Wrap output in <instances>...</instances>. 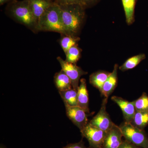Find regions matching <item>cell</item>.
I'll list each match as a JSON object with an SVG mask.
<instances>
[{"label": "cell", "mask_w": 148, "mask_h": 148, "mask_svg": "<svg viewBox=\"0 0 148 148\" xmlns=\"http://www.w3.org/2000/svg\"><path fill=\"white\" fill-rule=\"evenodd\" d=\"M64 104L70 106H78L77 92L73 88L64 91H59Z\"/></svg>", "instance_id": "18"}, {"label": "cell", "mask_w": 148, "mask_h": 148, "mask_svg": "<svg viewBox=\"0 0 148 148\" xmlns=\"http://www.w3.org/2000/svg\"><path fill=\"white\" fill-rule=\"evenodd\" d=\"M29 6L37 24L41 16L54 3L49 0H28Z\"/></svg>", "instance_id": "11"}, {"label": "cell", "mask_w": 148, "mask_h": 148, "mask_svg": "<svg viewBox=\"0 0 148 148\" xmlns=\"http://www.w3.org/2000/svg\"><path fill=\"white\" fill-rule=\"evenodd\" d=\"M79 83L77 90L78 106L83 109L86 112L89 113V98L86 87V80L84 78L81 79Z\"/></svg>", "instance_id": "13"}, {"label": "cell", "mask_w": 148, "mask_h": 148, "mask_svg": "<svg viewBox=\"0 0 148 148\" xmlns=\"http://www.w3.org/2000/svg\"><path fill=\"white\" fill-rule=\"evenodd\" d=\"M118 64L114 66L112 72L111 73L106 82L103 84L101 92L105 98H108L110 95L115 89L118 83Z\"/></svg>", "instance_id": "12"}, {"label": "cell", "mask_w": 148, "mask_h": 148, "mask_svg": "<svg viewBox=\"0 0 148 148\" xmlns=\"http://www.w3.org/2000/svg\"><path fill=\"white\" fill-rule=\"evenodd\" d=\"M61 38L58 40V42L64 53H66L71 48L78 44L80 40L77 36H70L66 34H61Z\"/></svg>", "instance_id": "17"}, {"label": "cell", "mask_w": 148, "mask_h": 148, "mask_svg": "<svg viewBox=\"0 0 148 148\" xmlns=\"http://www.w3.org/2000/svg\"><path fill=\"white\" fill-rule=\"evenodd\" d=\"M53 2L59 5H64L79 4L84 7L83 0H53Z\"/></svg>", "instance_id": "23"}, {"label": "cell", "mask_w": 148, "mask_h": 148, "mask_svg": "<svg viewBox=\"0 0 148 148\" xmlns=\"http://www.w3.org/2000/svg\"><path fill=\"white\" fill-rule=\"evenodd\" d=\"M82 49L78 45L74 46L71 48L65 54L66 61L72 64H76L81 56Z\"/></svg>", "instance_id": "21"}, {"label": "cell", "mask_w": 148, "mask_h": 148, "mask_svg": "<svg viewBox=\"0 0 148 148\" xmlns=\"http://www.w3.org/2000/svg\"><path fill=\"white\" fill-rule=\"evenodd\" d=\"M14 1V0H0V5L1 6L5 3L8 4Z\"/></svg>", "instance_id": "27"}, {"label": "cell", "mask_w": 148, "mask_h": 148, "mask_svg": "<svg viewBox=\"0 0 148 148\" xmlns=\"http://www.w3.org/2000/svg\"><path fill=\"white\" fill-rule=\"evenodd\" d=\"M38 29L39 32H54L61 35L66 34L62 25L59 5L54 3L45 11L39 20Z\"/></svg>", "instance_id": "3"}, {"label": "cell", "mask_w": 148, "mask_h": 148, "mask_svg": "<svg viewBox=\"0 0 148 148\" xmlns=\"http://www.w3.org/2000/svg\"><path fill=\"white\" fill-rule=\"evenodd\" d=\"M145 58L146 56L144 53H141L132 56L127 59L123 64L119 66V69L123 72L133 69Z\"/></svg>", "instance_id": "20"}, {"label": "cell", "mask_w": 148, "mask_h": 148, "mask_svg": "<svg viewBox=\"0 0 148 148\" xmlns=\"http://www.w3.org/2000/svg\"><path fill=\"white\" fill-rule=\"evenodd\" d=\"M135 109L140 112H148V96L144 92L137 100L133 101Z\"/></svg>", "instance_id": "22"}, {"label": "cell", "mask_w": 148, "mask_h": 148, "mask_svg": "<svg viewBox=\"0 0 148 148\" xmlns=\"http://www.w3.org/2000/svg\"><path fill=\"white\" fill-rule=\"evenodd\" d=\"M108 98H104L100 110L89 122L90 124L107 132L110 130L115 124L106 111V105L108 103Z\"/></svg>", "instance_id": "7"}, {"label": "cell", "mask_w": 148, "mask_h": 148, "mask_svg": "<svg viewBox=\"0 0 148 148\" xmlns=\"http://www.w3.org/2000/svg\"><path fill=\"white\" fill-rule=\"evenodd\" d=\"M5 13L14 21L22 24L33 33L38 32V24L29 6L28 0H14L8 4Z\"/></svg>", "instance_id": "2"}, {"label": "cell", "mask_w": 148, "mask_h": 148, "mask_svg": "<svg viewBox=\"0 0 148 148\" xmlns=\"http://www.w3.org/2000/svg\"><path fill=\"white\" fill-rule=\"evenodd\" d=\"M54 82L58 91H64L73 88L71 79L62 70L54 75Z\"/></svg>", "instance_id": "14"}, {"label": "cell", "mask_w": 148, "mask_h": 148, "mask_svg": "<svg viewBox=\"0 0 148 148\" xmlns=\"http://www.w3.org/2000/svg\"><path fill=\"white\" fill-rule=\"evenodd\" d=\"M83 137L86 138L90 148H102L107 132L89 123L80 130Z\"/></svg>", "instance_id": "5"}, {"label": "cell", "mask_w": 148, "mask_h": 148, "mask_svg": "<svg viewBox=\"0 0 148 148\" xmlns=\"http://www.w3.org/2000/svg\"><path fill=\"white\" fill-rule=\"evenodd\" d=\"M57 59L61 65V70L65 72L71 79L72 87L77 90L81 77L86 75L87 72L84 71L81 68L77 66L76 64L69 63L61 57H57Z\"/></svg>", "instance_id": "6"}, {"label": "cell", "mask_w": 148, "mask_h": 148, "mask_svg": "<svg viewBox=\"0 0 148 148\" xmlns=\"http://www.w3.org/2000/svg\"><path fill=\"white\" fill-rule=\"evenodd\" d=\"M118 148H141L133 145L125 140H123L122 143Z\"/></svg>", "instance_id": "25"}, {"label": "cell", "mask_w": 148, "mask_h": 148, "mask_svg": "<svg viewBox=\"0 0 148 148\" xmlns=\"http://www.w3.org/2000/svg\"><path fill=\"white\" fill-rule=\"evenodd\" d=\"M125 140L141 148H148V138L144 130L125 122L119 126Z\"/></svg>", "instance_id": "4"}, {"label": "cell", "mask_w": 148, "mask_h": 148, "mask_svg": "<svg viewBox=\"0 0 148 148\" xmlns=\"http://www.w3.org/2000/svg\"><path fill=\"white\" fill-rule=\"evenodd\" d=\"M0 148H7L6 147H5V146L3 144H1V145H0Z\"/></svg>", "instance_id": "28"}, {"label": "cell", "mask_w": 148, "mask_h": 148, "mask_svg": "<svg viewBox=\"0 0 148 148\" xmlns=\"http://www.w3.org/2000/svg\"><path fill=\"white\" fill-rule=\"evenodd\" d=\"M111 73L106 71H99L92 73L89 77V82L101 92L103 84L106 82Z\"/></svg>", "instance_id": "15"}, {"label": "cell", "mask_w": 148, "mask_h": 148, "mask_svg": "<svg viewBox=\"0 0 148 148\" xmlns=\"http://www.w3.org/2000/svg\"><path fill=\"white\" fill-rule=\"evenodd\" d=\"M130 123L135 127L144 130L148 125V112L136 111Z\"/></svg>", "instance_id": "19"}, {"label": "cell", "mask_w": 148, "mask_h": 148, "mask_svg": "<svg viewBox=\"0 0 148 148\" xmlns=\"http://www.w3.org/2000/svg\"><path fill=\"white\" fill-rule=\"evenodd\" d=\"M59 6L62 25L66 35L77 36L84 24L86 9L79 4L64 5Z\"/></svg>", "instance_id": "1"}, {"label": "cell", "mask_w": 148, "mask_h": 148, "mask_svg": "<svg viewBox=\"0 0 148 148\" xmlns=\"http://www.w3.org/2000/svg\"><path fill=\"white\" fill-rule=\"evenodd\" d=\"M136 0H122L126 23L131 25L135 21V9Z\"/></svg>", "instance_id": "16"}, {"label": "cell", "mask_w": 148, "mask_h": 148, "mask_svg": "<svg viewBox=\"0 0 148 148\" xmlns=\"http://www.w3.org/2000/svg\"><path fill=\"white\" fill-rule=\"evenodd\" d=\"M63 148H88L84 145V142L82 140L78 143L70 144L67 145Z\"/></svg>", "instance_id": "24"}, {"label": "cell", "mask_w": 148, "mask_h": 148, "mask_svg": "<svg viewBox=\"0 0 148 148\" xmlns=\"http://www.w3.org/2000/svg\"><path fill=\"white\" fill-rule=\"evenodd\" d=\"M99 0H83L85 8L91 7L98 2Z\"/></svg>", "instance_id": "26"}, {"label": "cell", "mask_w": 148, "mask_h": 148, "mask_svg": "<svg viewBox=\"0 0 148 148\" xmlns=\"http://www.w3.org/2000/svg\"><path fill=\"white\" fill-rule=\"evenodd\" d=\"M122 133L119 126L115 124L107 132L102 148H118L122 143Z\"/></svg>", "instance_id": "9"}, {"label": "cell", "mask_w": 148, "mask_h": 148, "mask_svg": "<svg viewBox=\"0 0 148 148\" xmlns=\"http://www.w3.org/2000/svg\"><path fill=\"white\" fill-rule=\"evenodd\" d=\"M111 99L116 103L121 109L125 122H131L136 111L133 101L129 102L116 96H112Z\"/></svg>", "instance_id": "10"}, {"label": "cell", "mask_w": 148, "mask_h": 148, "mask_svg": "<svg viewBox=\"0 0 148 148\" xmlns=\"http://www.w3.org/2000/svg\"><path fill=\"white\" fill-rule=\"evenodd\" d=\"M64 105L67 117L80 131L89 122L86 112L78 106H70L66 104Z\"/></svg>", "instance_id": "8"}, {"label": "cell", "mask_w": 148, "mask_h": 148, "mask_svg": "<svg viewBox=\"0 0 148 148\" xmlns=\"http://www.w3.org/2000/svg\"><path fill=\"white\" fill-rule=\"evenodd\" d=\"M49 1H52L53 2V0H49Z\"/></svg>", "instance_id": "29"}]
</instances>
